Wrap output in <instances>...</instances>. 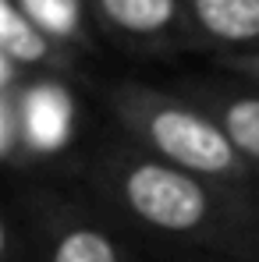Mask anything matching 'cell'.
<instances>
[{"label":"cell","mask_w":259,"mask_h":262,"mask_svg":"<svg viewBox=\"0 0 259 262\" xmlns=\"http://www.w3.org/2000/svg\"><path fill=\"white\" fill-rule=\"evenodd\" d=\"M92 188L103 213L149 241H164L199 262H259V199L121 145L99 149Z\"/></svg>","instance_id":"1"},{"label":"cell","mask_w":259,"mask_h":262,"mask_svg":"<svg viewBox=\"0 0 259 262\" xmlns=\"http://www.w3.org/2000/svg\"><path fill=\"white\" fill-rule=\"evenodd\" d=\"M114 124L135 149L171 163L177 170L199 174L242 195L259 191V174L234 149L227 131L181 92H164L142 82H117L103 92ZM259 199V195H256Z\"/></svg>","instance_id":"2"},{"label":"cell","mask_w":259,"mask_h":262,"mask_svg":"<svg viewBox=\"0 0 259 262\" xmlns=\"http://www.w3.org/2000/svg\"><path fill=\"white\" fill-rule=\"evenodd\" d=\"M78 131L75 92L57 75H29L0 57V156L7 170L22 174L57 160Z\"/></svg>","instance_id":"3"},{"label":"cell","mask_w":259,"mask_h":262,"mask_svg":"<svg viewBox=\"0 0 259 262\" xmlns=\"http://www.w3.org/2000/svg\"><path fill=\"white\" fill-rule=\"evenodd\" d=\"M32 202L43 237V262H135L125 241L82 202L50 191H36Z\"/></svg>","instance_id":"4"},{"label":"cell","mask_w":259,"mask_h":262,"mask_svg":"<svg viewBox=\"0 0 259 262\" xmlns=\"http://www.w3.org/2000/svg\"><path fill=\"white\" fill-rule=\"evenodd\" d=\"M103 25L142 50H177L181 32L192 29L185 0H96Z\"/></svg>","instance_id":"5"},{"label":"cell","mask_w":259,"mask_h":262,"mask_svg":"<svg viewBox=\"0 0 259 262\" xmlns=\"http://www.w3.org/2000/svg\"><path fill=\"white\" fill-rule=\"evenodd\" d=\"M181 96L199 103L216 124L227 131L234 149L259 174V85L245 82V85L234 89L227 82H188Z\"/></svg>","instance_id":"6"},{"label":"cell","mask_w":259,"mask_h":262,"mask_svg":"<svg viewBox=\"0 0 259 262\" xmlns=\"http://www.w3.org/2000/svg\"><path fill=\"white\" fill-rule=\"evenodd\" d=\"M0 57L14 60L29 75H71L75 71V53L71 46L53 39L46 29H39L18 0H0Z\"/></svg>","instance_id":"7"},{"label":"cell","mask_w":259,"mask_h":262,"mask_svg":"<svg viewBox=\"0 0 259 262\" xmlns=\"http://www.w3.org/2000/svg\"><path fill=\"white\" fill-rule=\"evenodd\" d=\"M192 32L224 53L259 50V0H185Z\"/></svg>","instance_id":"8"},{"label":"cell","mask_w":259,"mask_h":262,"mask_svg":"<svg viewBox=\"0 0 259 262\" xmlns=\"http://www.w3.org/2000/svg\"><path fill=\"white\" fill-rule=\"evenodd\" d=\"M18 7L64 46H86V18L78 0H18Z\"/></svg>","instance_id":"9"},{"label":"cell","mask_w":259,"mask_h":262,"mask_svg":"<svg viewBox=\"0 0 259 262\" xmlns=\"http://www.w3.org/2000/svg\"><path fill=\"white\" fill-rule=\"evenodd\" d=\"M216 64L227 75H234V78H242L249 85H259V50H249V53H220Z\"/></svg>","instance_id":"10"},{"label":"cell","mask_w":259,"mask_h":262,"mask_svg":"<svg viewBox=\"0 0 259 262\" xmlns=\"http://www.w3.org/2000/svg\"><path fill=\"white\" fill-rule=\"evenodd\" d=\"M256 195H259V191H256Z\"/></svg>","instance_id":"11"}]
</instances>
